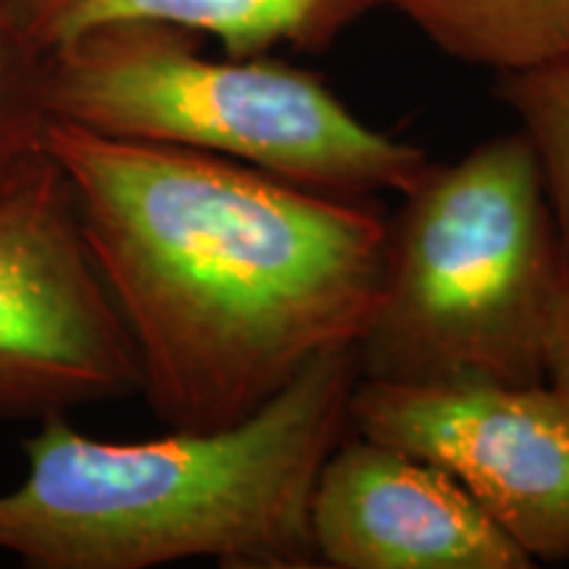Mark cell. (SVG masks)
I'll list each match as a JSON object with an SVG mask.
<instances>
[{"mask_svg":"<svg viewBox=\"0 0 569 569\" xmlns=\"http://www.w3.org/2000/svg\"><path fill=\"white\" fill-rule=\"evenodd\" d=\"M48 153L130 330L140 396L169 430L240 422L367 336L388 253L367 198L61 119Z\"/></svg>","mask_w":569,"mask_h":569,"instance_id":"obj_1","label":"cell"},{"mask_svg":"<svg viewBox=\"0 0 569 569\" xmlns=\"http://www.w3.org/2000/svg\"><path fill=\"white\" fill-rule=\"evenodd\" d=\"M356 348L325 353L261 409L219 430L98 440L67 415L21 443L27 478L0 493V551L32 569H319L309 507L351 432Z\"/></svg>","mask_w":569,"mask_h":569,"instance_id":"obj_2","label":"cell"},{"mask_svg":"<svg viewBox=\"0 0 569 569\" xmlns=\"http://www.w3.org/2000/svg\"><path fill=\"white\" fill-rule=\"evenodd\" d=\"M401 198L380 303L356 346L361 380L543 382L569 269L525 134L432 163Z\"/></svg>","mask_w":569,"mask_h":569,"instance_id":"obj_3","label":"cell"},{"mask_svg":"<svg viewBox=\"0 0 569 569\" xmlns=\"http://www.w3.org/2000/svg\"><path fill=\"white\" fill-rule=\"evenodd\" d=\"M201 40L146 19L74 34L48 51L51 117L346 198L407 196L432 167L422 148L361 122L315 71L269 53L209 59Z\"/></svg>","mask_w":569,"mask_h":569,"instance_id":"obj_4","label":"cell"},{"mask_svg":"<svg viewBox=\"0 0 569 569\" xmlns=\"http://www.w3.org/2000/svg\"><path fill=\"white\" fill-rule=\"evenodd\" d=\"M140 359L53 156L0 196V422L140 393Z\"/></svg>","mask_w":569,"mask_h":569,"instance_id":"obj_5","label":"cell"},{"mask_svg":"<svg viewBox=\"0 0 569 569\" xmlns=\"http://www.w3.org/2000/svg\"><path fill=\"white\" fill-rule=\"evenodd\" d=\"M351 432L446 469L532 561L569 559V393L356 380Z\"/></svg>","mask_w":569,"mask_h":569,"instance_id":"obj_6","label":"cell"},{"mask_svg":"<svg viewBox=\"0 0 569 569\" xmlns=\"http://www.w3.org/2000/svg\"><path fill=\"white\" fill-rule=\"evenodd\" d=\"M309 528L319 567H536L446 469L356 432L319 469Z\"/></svg>","mask_w":569,"mask_h":569,"instance_id":"obj_7","label":"cell"},{"mask_svg":"<svg viewBox=\"0 0 569 569\" xmlns=\"http://www.w3.org/2000/svg\"><path fill=\"white\" fill-rule=\"evenodd\" d=\"M46 51L119 19L163 21L219 40L224 56L322 53L382 0H13Z\"/></svg>","mask_w":569,"mask_h":569,"instance_id":"obj_8","label":"cell"},{"mask_svg":"<svg viewBox=\"0 0 569 569\" xmlns=\"http://www.w3.org/2000/svg\"><path fill=\"white\" fill-rule=\"evenodd\" d=\"M438 51L493 74L569 56V0H382Z\"/></svg>","mask_w":569,"mask_h":569,"instance_id":"obj_9","label":"cell"},{"mask_svg":"<svg viewBox=\"0 0 569 569\" xmlns=\"http://www.w3.org/2000/svg\"><path fill=\"white\" fill-rule=\"evenodd\" d=\"M48 51L32 38L13 0H0V196L51 159Z\"/></svg>","mask_w":569,"mask_h":569,"instance_id":"obj_10","label":"cell"},{"mask_svg":"<svg viewBox=\"0 0 569 569\" xmlns=\"http://www.w3.org/2000/svg\"><path fill=\"white\" fill-rule=\"evenodd\" d=\"M496 96L517 113L536 153L569 269V56L496 74Z\"/></svg>","mask_w":569,"mask_h":569,"instance_id":"obj_11","label":"cell"},{"mask_svg":"<svg viewBox=\"0 0 569 569\" xmlns=\"http://www.w3.org/2000/svg\"><path fill=\"white\" fill-rule=\"evenodd\" d=\"M546 380L569 393V277L565 298H561L557 327H553V340H551V353H549V375Z\"/></svg>","mask_w":569,"mask_h":569,"instance_id":"obj_12","label":"cell"}]
</instances>
